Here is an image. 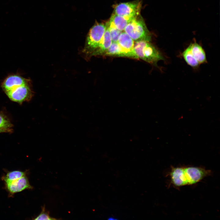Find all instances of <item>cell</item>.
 <instances>
[{
    "mask_svg": "<svg viewBox=\"0 0 220 220\" xmlns=\"http://www.w3.org/2000/svg\"><path fill=\"white\" fill-rule=\"evenodd\" d=\"M124 31L135 42L144 41L150 42L151 41V34L143 20L139 16L132 20Z\"/></svg>",
    "mask_w": 220,
    "mask_h": 220,
    "instance_id": "277c9868",
    "label": "cell"
},
{
    "mask_svg": "<svg viewBox=\"0 0 220 220\" xmlns=\"http://www.w3.org/2000/svg\"><path fill=\"white\" fill-rule=\"evenodd\" d=\"M182 55L186 63L193 68H197L200 65L199 63L193 57L189 45L183 51L182 53Z\"/></svg>",
    "mask_w": 220,
    "mask_h": 220,
    "instance_id": "5bb4252c",
    "label": "cell"
},
{
    "mask_svg": "<svg viewBox=\"0 0 220 220\" xmlns=\"http://www.w3.org/2000/svg\"><path fill=\"white\" fill-rule=\"evenodd\" d=\"M104 56L126 57L125 53L122 50L118 43L113 42Z\"/></svg>",
    "mask_w": 220,
    "mask_h": 220,
    "instance_id": "4fadbf2b",
    "label": "cell"
},
{
    "mask_svg": "<svg viewBox=\"0 0 220 220\" xmlns=\"http://www.w3.org/2000/svg\"><path fill=\"white\" fill-rule=\"evenodd\" d=\"M134 50L138 59L140 58L155 66L157 65L158 61L165 59L160 51L149 42H136Z\"/></svg>",
    "mask_w": 220,
    "mask_h": 220,
    "instance_id": "7a4b0ae2",
    "label": "cell"
},
{
    "mask_svg": "<svg viewBox=\"0 0 220 220\" xmlns=\"http://www.w3.org/2000/svg\"><path fill=\"white\" fill-rule=\"evenodd\" d=\"M25 172L20 170H14L8 172L3 177L2 179L5 184L14 181L26 175Z\"/></svg>",
    "mask_w": 220,
    "mask_h": 220,
    "instance_id": "9a60e30c",
    "label": "cell"
},
{
    "mask_svg": "<svg viewBox=\"0 0 220 220\" xmlns=\"http://www.w3.org/2000/svg\"><path fill=\"white\" fill-rule=\"evenodd\" d=\"M6 187L9 193L13 195L27 189H32L27 176L25 175L14 181L5 184Z\"/></svg>",
    "mask_w": 220,
    "mask_h": 220,
    "instance_id": "ba28073f",
    "label": "cell"
},
{
    "mask_svg": "<svg viewBox=\"0 0 220 220\" xmlns=\"http://www.w3.org/2000/svg\"><path fill=\"white\" fill-rule=\"evenodd\" d=\"M106 29V25L98 23L90 30L82 52L87 57L90 58L99 47Z\"/></svg>",
    "mask_w": 220,
    "mask_h": 220,
    "instance_id": "3957f363",
    "label": "cell"
},
{
    "mask_svg": "<svg viewBox=\"0 0 220 220\" xmlns=\"http://www.w3.org/2000/svg\"><path fill=\"white\" fill-rule=\"evenodd\" d=\"M189 45L193 57L200 65L207 62L205 52L200 44L194 42L191 43Z\"/></svg>",
    "mask_w": 220,
    "mask_h": 220,
    "instance_id": "30bf717a",
    "label": "cell"
},
{
    "mask_svg": "<svg viewBox=\"0 0 220 220\" xmlns=\"http://www.w3.org/2000/svg\"><path fill=\"white\" fill-rule=\"evenodd\" d=\"M134 18L119 15L113 13L108 23L122 31Z\"/></svg>",
    "mask_w": 220,
    "mask_h": 220,
    "instance_id": "8fae6325",
    "label": "cell"
},
{
    "mask_svg": "<svg viewBox=\"0 0 220 220\" xmlns=\"http://www.w3.org/2000/svg\"><path fill=\"white\" fill-rule=\"evenodd\" d=\"M12 125L6 117L3 115L0 114V129L10 132V128Z\"/></svg>",
    "mask_w": 220,
    "mask_h": 220,
    "instance_id": "e0dca14e",
    "label": "cell"
},
{
    "mask_svg": "<svg viewBox=\"0 0 220 220\" xmlns=\"http://www.w3.org/2000/svg\"><path fill=\"white\" fill-rule=\"evenodd\" d=\"M6 132V131L4 130H0V133H1V132Z\"/></svg>",
    "mask_w": 220,
    "mask_h": 220,
    "instance_id": "d6986e66",
    "label": "cell"
},
{
    "mask_svg": "<svg viewBox=\"0 0 220 220\" xmlns=\"http://www.w3.org/2000/svg\"><path fill=\"white\" fill-rule=\"evenodd\" d=\"M106 26L109 30L112 42H117L119 37L122 31L108 23Z\"/></svg>",
    "mask_w": 220,
    "mask_h": 220,
    "instance_id": "2e32d148",
    "label": "cell"
},
{
    "mask_svg": "<svg viewBox=\"0 0 220 220\" xmlns=\"http://www.w3.org/2000/svg\"><path fill=\"white\" fill-rule=\"evenodd\" d=\"M112 42V41L109 30L106 26V29L101 43L98 48L93 53L92 56H104L110 46Z\"/></svg>",
    "mask_w": 220,
    "mask_h": 220,
    "instance_id": "7c38bea8",
    "label": "cell"
},
{
    "mask_svg": "<svg viewBox=\"0 0 220 220\" xmlns=\"http://www.w3.org/2000/svg\"><path fill=\"white\" fill-rule=\"evenodd\" d=\"M27 79L17 75H12L7 77L3 82L2 87L5 92L19 86L29 84Z\"/></svg>",
    "mask_w": 220,
    "mask_h": 220,
    "instance_id": "9c48e42d",
    "label": "cell"
},
{
    "mask_svg": "<svg viewBox=\"0 0 220 220\" xmlns=\"http://www.w3.org/2000/svg\"><path fill=\"white\" fill-rule=\"evenodd\" d=\"M5 93L11 100L20 103L29 101L33 95L30 84L19 86Z\"/></svg>",
    "mask_w": 220,
    "mask_h": 220,
    "instance_id": "8992f818",
    "label": "cell"
},
{
    "mask_svg": "<svg viewBox=\"0 0 220 220\" xmlns=\"http://www.w3.org/2000/svg\"><path fill=\"white\" fill-rule=\"evenodd\" d=\"M42 211L34 219L35 220H56L57 219L51 217L49 215V212L46 211L45 206L42 207Z\"/></svg>",
    "mask_w": 220,
    "mask_h": 220,
    "instance_id": "ac0fdd59",
    "label": "cell"
},
{
    "mask_svg": "<svg viewBox=\"0 0 220 220\" xmlns=\"http://www.w3.org/2000/svg\"><path fill=\"white\" fill-rule=\"evenodd\" d=\"M117 42L125 53L126 57L138 59L134 51V41L125 32H122Z\"/></svg>",
    "mask_w": 220,
    "mask_h": 220,
    "instance_id": "52a82bcc",
    "label": "cell"
},
{
    "mask_svg": "<svg viewBox=\"0 0 220 220\" xmlns=\"http://www.w3.org/2000/svg\"><path fill=\"white\" fill-rule=\"evenodd\" d=\"M211 174L210 170L200 167H173L170 176L171 183L178 187L197 183Z\"/></svg>",
    "mask_w": 220,
    "mask_h": 220,
    "instance_id": "6da1fadb",
    "label": "cell"
},
{
    "mask_svg": "<svg viewBox=\"0 0 220 220\" xmlns=\"http://www.w3.org/2000/svg\"><path fill=\"white\" fill-rule=\"evenodd\" d=\"M141 3L138 1L119 3L115 7L114 13L122 16L134 18L139 15Z\"/></svg>",
    "mask_w": 220,
    "mask_h": 220,
    "instance_id": "5b68a950",
    "label": "cell"
}]
</instances>
